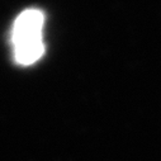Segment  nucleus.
Wrapping results in <instances>:
<instances>
[{"label":"nucleus","instance_id":"obj_1","mask_svg":"<svg viewBox=\"0 0 161 161\" xmlns=\"http://www.w3.org/2000/svg\"><path fill=\"white\" fill-rule=\"evenodd\" d=\"M43 25L45 15L38 9H27L17 17L12 29L13 55L17 64L29 66L43 56Z\"/></svg>","mask_w":161,"mask_h":161}]
</instances>
